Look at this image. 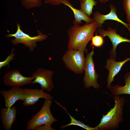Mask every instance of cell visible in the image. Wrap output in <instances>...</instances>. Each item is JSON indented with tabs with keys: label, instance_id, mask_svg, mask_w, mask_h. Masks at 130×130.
<instances>
[{
	"label": "cell",
	"instance_id": "obj_1",
	"mask_svg": "<svg viewBox=\"0 0 130 130\" xmlns=\"http://www.w3.org/2000/svg\"><path fill=\"white\" fill-rule=\"evenodd\" d=\"M97 27V23L94 21L82 26L73 25L71 26L67 31L69 38L67 48L87 53L88 51L87 45L91 41Z\"/></svg>",
	"mask_w": 130,
	"mask_h": 130
},
{
	"label": "cell",
	"instance_id": "obj_2",
	"mask_svg": "<svg viewBox=\"0 0 130 130\" xmlns=\"http://www.w3.org/2000/svg\"><path fill=\"white\" fill-rule=\"evenodd\" d=\"M115 104L113 108L105 115H102L99 124L96 126L99 130L118 129L123 121V107L125 100L119 95L114 97Z\"/></svg>",
	"mask_w": 130,
	"mask_h": 130
},
{
	"label": "cell",
	"instance_id": "obj_3",
	"mask_svg": "<svg viewBox=\"0 0 130 130\" xmlns=\"http://www.w3.org/2000/svg\"><path fill=\"white\" fill-rule=\"evenodd\" d=\"M17 29L14 33H9L5 36L6 38L13 37L14 38L12 39L11 42L14 45L19 44L24 45L28 48L29 50L33 51L37 46V43L46 39L48 35L44 34L40 31L37 29L36 32L38 35L32 37L24 32L22 30L19 23H17Z\"/></svg>",
	"mask_w": 130,
	"mask_h": 130
},
{
	"label": "cell",
	"instance_id": "obj_4",
	"mask_svg": "<svg viewBox=\"0 0 130 130\" xmlns=\"http://www.w3.org/2000/svg\"><path fill=\"white\" fill-rule=\"evenodd\" d=\"M51 99L45 100L39 111L33 116L27 124V130H33L38 126L46 125H52L57 120L52 116L50 110Z\"/></svg>",
	"mask_w": 130,
	"mask_h": 130
},
{
	"label": "cell",
	"instance_id": "obj_5",
	"mask_svg": "<svg viewBox=\"0 0 130 130\" xmlns=\"http://www.w3.org/2000/svg\"><path fill=\"white\" fill-rule=\"evenodd\" d=\"M84 53L79 50L68 49L62 59L68 69L76 74H80L84 69L85 58Z\"/></svg>",
	"mask_w": 130,
	"mask_h": 130
},
{
	"label": "cell",
	"instance_id": "obj_6",
	"mask_svg": "<svg viewBox=\"0 0 130 130\" xmlns=\"http://www.w3.org/2000/svg\"><path fill=\"white\" fill-rule=\"evenodd\" d=\"M94 47L90 52L87 53L84 71V74L83 79L85 89H89L91 86L98 89L100 85L97 81L98 75L95 68V65L92 56L94 54Z\"/></svg>",
	"mask_w": 130,
	"mask_h": 130
},
{
	"label": "cell",
	"instance_id": "obj_7",
	"mask_svg": "<svg viewBox=\"0 0 130 130\" xmlns=\"http://www.w3.org/2000/svg\"><path fill=\"white\" fill-rule=\"evenodd\" d=\"M54 72L50 70L40 68L37 69L32 74L34 78L32 84L36 83L40 85L42 89L47 92H50L54 88L52 80Z\"/></svg>",
	"mask_w": 130,
	"mask_h": 130
},
{
	"label": "cell",
	"instance_id": "obj_8",
	"mask_svg": "<svg viewBox=\"0 0 130 130\" xmlns=\"http://www.w3.org/2000/svg\"><path fill=\"white\" fill-rule=\"evenodd\" d=\"M34 79L32 76H24L19 70H10L5 74L3 81L4 84L7 86L20 87L32 84Z\"/></svg>",
	"mask_w": 130,
	"mask_h": 130
},
{
	"label": "cell",
	"instance_id": "obj_9",
	"mask_svg": "<svg viewBox=\"0 0 130 130\" xmlns=\"http://www.w3.org/2000/svg\"><path fill=\"white\" fill-rule=\"evenodd\" d=\"M117 30L108 27L107 30L102 29H98V33L103 38L108 37L110 39L112 45V48L110 52L111 58L115 59L116 57V49L117 46L120 44L124 42L130 43V40L124 38L116 33Z\"/></svg>",
	"mask_w": 130,
	"mask_h": 130
},
{
	"label": "cell",
	"instance_id": "obj_10",
	"mask_svg": "<svg viewBox=\"0 0 130 130\" xmlns=\"http://www.w3.org/2000/svg\"><path fill=\"white\" fill-rule=\"evenodd\" d=\"M23 90V104L25 106L34 105L41 98H44L45 100L53 99L50 94L45 92L42 89L24 88Z\"/></svg>",
	"mask_w": 130,
	"mask_h": 130
},
{
	"label": "cell",
	"instance_id": "obj_11",
	"mask_svg": "<svg viewBox=\"0 0 130 130\" xmlns=\"http://www.w3.org/2000/svg\"><path fill=\"white\" fill-rule=\"evenodd\" d=\"M0 93L4 98L6 108L11 107L18 100H24L23 89L20 87L12 86L10 89L0 91Z\"/></svg>",
	"mask_w": 130,
	"mask_h": 130
},
{
	"label": "cell",
	"instance_id": "obj_12",
	"mask_svg": "<svg viewBox=\"0 0 130 130\" xmlns=\"http://www.w3.org/2000/svg\"><path fill=\"white\" fill-rule=\"evenodd\" d=\"M109 7L110 11L106 14H103L98 12H95L94 13L93 19V21L97 23V28H101L104 21L107 20H110L116 21L121 23L130 32V30L128 27L127 24L125 23L118 17L116 13V9L114 5L111 4Z\"/></svg>",
	"mask_w": 130,
	"mask_h": 130
},
{
	"label": "cell",
	"instance_id": "obj_13",
	"mask_svg": "<svg viewBox=\"0 0 130 130\" xmlns=\"http://www.w3.org/2000/svg\"><path fill=\"white\" fill-rule=\"evenodd\" d=\"M115 60L111 58L108 59L105 66L109 71L106 81L108 89H109L111 86V84L114 81V77L120 71L123 66L125 63L130 60V57L119 61H116Z\"/></svg>",
	"mask_w": 130,
	"mask_h": 130
},
{
	"label": "cell",
	"instance_id": "obj_14",
	"mask_svg": "<svg viewBox=\"0 0 130 130\" xmlns=\"http://www.w3.org/2000/svg\"><path fill=\"white\" fill-rule=\"evenodd\" d=\"M15 106L10 108L3 107L0 109L1 118L3 127L5 130H10L15 121L17 114Z\"/></svg>",
	"mask_w": 130,
	"mask_h": 130
},
{
	"label": "cell",
	"instance_id": "obj_15",
	"mask_svg": "<svg viewBox=\"0 0 130 130\" xmlns=\"http://www.w3.org/2000/svg\"><path fill=\"white\" fill-rule=\"evenodd\" d=\"M61 4H63L69 7L72 11L75 20L73 22V25H80L82 21H84L86 23H90L93 22V18L86 14L81 10L75 8L73 6L69 0H59Z\"/></svg>",
	"mask_w": 130,
	"mask_h": 130
},
{
	"label": "cell",
	"instance_id": "obj_16",
	"mask_svg": "<svg viewBox=\"0 0 130 130\" xmlns=\"http://www.w3.org/2000/svg\"><path fill=\"white\" fill-rule=\"evenodd\" d=\"M125 85L117 84L111 86L109 88L111 94L114 96L123 94L130 95V72L126 73L124 77Z\"/></svg>",
	"mask_w": 130,
	"mask_h": 130
},
{
	"label": "cell",
	"instance_id": "obj_17",
	"mask_svg": "<svg viewBox=\"0 0 130 130\" xmlns=\"http://www.w3.org/2000/svg\"><path fill=\"white\" fill-rule=\"evenodd\" d=\"M54 101L57 105L61 107L66 111L69 116L71 119V122L70 123L61 126L60 127L61 129H62L69 126L74 125L80 127L87 130H99L96 126L95 127H92L85 124L80 121L77 120L68 112L65 107H63L60 104L55 100H54Z\"/></svg>",
	"mask_w": 130,
	"mask_h": 130
},
{
	"label": "cell",
	"instance_id": "obj_18",
	"mask_svg": "<svg viewBox=\"0 0 130 130\" xmlns=\"http://www.w3.org/2000/svg\"><path fill=\"white\" fill-rule=\"evenodd\" d=\"M80 10L90 16L92 13L93 7L97 4L98 1L95 0H79Z\"/></svg>",
	"mask_w": 130,
	"mask_h": 130
},
{
	"label": "cell",
	"instance_id": "obj_19",
	"mask_svg": "<svg viewBox=\"0 0 130 130\" xmlns=\"http://www.w3.org/2000/svg\"><path fill=\"white\" fill-rule=\"evenodd\" d=\"M20 1L22 5L27 9L40 7L42 4L41 0H20Z\"/></svg>",
	"mask_w": 130,
	"mask_h": 130
},
{
	"label": "cell",
	"instance_id": "obj_20",
	"mask_svg": "<svg viewBox=\"0 0 130 130\" xmlns=\"http://www.w3.org/2000/svg\"><path fill=\"white\" fill-rule=\"evenodd\" d=\"M103 38L100 35H96L93 36L91 40L92 42L91 45L98 47L102 46L104 43Z\"/></svg>",
	"mask_w": 130,
	"mask_h": 130
},
{
	"label": "cell",
	"instance_id": "obj_21",
	"mask_svg": "<svg viewBox=\"0 0 130 130\" xmlns=\"http://www.w3.org/2000/svg\"><path fill=\"white\" fill-rule=\"evenodd\" d=\"M14 48H13L11 50V53L8 56L6 59L4 61L0 62V69L3 67H6V65L8 67H9L10 62L13 59H15L14 57L15 56V53H14Z\"/></svg>",
	"mask_w": 130,
	"mask_h": 130
},
{
	"label": "cell",
	"instance_id": "obj_22",
	"mask_svg": "<svg viewBox=\"0 0 130 130\" xmlns=\"http://www.w3.org/2000/svg\"><path fill=\"white\" fill-rule=\"evenodd\" d=\"M123 6L125 11L127 20L128 23L130 22V0H123Z\"/></svg>",
	"mask_w": 130,
	"mask_h": 130
},
{
	"label": "cell",
	"instance_id": "obj_23",
	"mask_svg": "<svg viewBox=\"0 0 130 130\" xmlns=\"http://www.w3.org/2000/svg\"><path fill=\"white\" fill-rule=\"evenodd\" d=\"M52 125H43L35 128L33 130H55L51 126Z\"/></svg>",
	"mask_w": 130,
	"mask_h": 130
},
{
	"label": "cell",
	"instance_id": "obj_24",
	"mask_svg": "<svg viewBox=\"0 0 130 130\" xmlns=\"http://www.w3.org/2000/svg\"><path fill=\"white\" fill-rule=\"evenodd\" d=\"M45 3L53 6L59 5L61 4L59 0H44Z\"/></svg>",
	"mask_w": 130,
	"mask_h": 130
},
{
	"label": "cell",
	"instance_id": "obj_25",
	"mask_svg": "<svg viewBox=\"0 0 130 130\" xmlns=\"http://www.w3.org/2000/svg\"><path fill=\"white\" fill-rule=\"evenodd\" d=\"M109 0H98V1L101 3H104Z\"/></svg>",
	"mask_w": 130,
	"mask_h": 130
},
{
	"label": "cell",
	"instance_id": "obj_26",
	"mask_svg": "<svg viewBox=\"0 0 130 130\" xmlns=\"http://www.w3.org/2000/svg\"><path fill=\"white\" fill-rule=\"evenodd\" d=\"M127 25L128 27L129 28L130 30V22L128 23L127 24Z\"/></svg>",
	"mask_w": 130,
	"mask_h": 130
}]
</instances>
